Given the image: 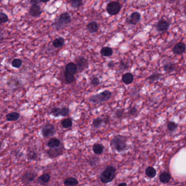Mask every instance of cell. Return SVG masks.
Masks as SVG:
<instances>
[{"label":"cell","mask_w":186,"mask_h":186,"mask_svg":"<svg viewBox=\"0 0 186 186\" xmlns=\"http://www.w3.org/2000/svg\"><path fill=\"white\" fill-rule=\"evenodd\" d=\"M116 169L115 167L109 165L101 172L100 175V180L103 184H108L113 181L116 176Z\"/></svg>","instance_id":"1"},{"label":"cell","mask_w":186,"mask_h":186,"mask_svg":"<svg viewBox=\"0 0 186 186\" xmlns=\"http://www.w3.org/2000/svg\"><path fill=\"white\" fill-rule=\"evenodd\" d=\"M110 146L114 150L118 152H122L127 148L125 138L121 135H115L110 141Z\"/></svg>","instance_id":"2"},{"label":"cell","mask_w":186,"mask_h":186,"mask_svg":"<svg viewBox=\"0 0 186 186\" xmlns=\"http://www.w3.org/2000/svg\"><path fill=\"white\" fill-rule=\"evenodd\" d=\"M111 95H112V93L110 91L105 90L103 92L90 96L89 98V101L90 102L95 104L104 103L110 99Z\"/></svg>","instance_id":"3"},{"label":"cell","mask_w":186,"mask_h":186,"mask_svg":"<svg viewBox=\"0 0 186 186\" xmlns=\"http://www.w3.org/2000/svg\"><path fill=\"white\" fill-rule=\"evenodd\" d=\"M106 11L111 15L117 14L120 12L121 6L119 3L115 1H112L106 6Z\"/></svg>","instance_id":"4"},{"label":"cell","mask_w":186,"mask_h":186,"mask_svg":"<svg viewBox=\"0 0 186 186\" xmlns=\"http://www.w3.org/2000/svg\"><path fill=\"white\" fill-rule=\"evenodd\" d=\"M75 63L77 67V71L81 73L86 69L89 67V62L87 59L83 56H79L75 58Z\"/></svg>","instance_id":"5"},{"label":"cell","mask_w":186,"mask_h":186,"mask_svg":"<svg viewBox=\"0 0 186 186\" xmlns=\"http://www.w3.org/2000/svg\"><path fill=\"white\" fill-rule=\"evenodd\" d=\"M64 148L61 145L57 148H50L46 151V154L50 158H56L63 155Z\"/></svg>","instance_id":"6"},{"label":"cell","mask_w":186,"mask_h":186,"mask_svg":"<svg viewBox=\"0 0 186 186\" xmlns=\"http://www.w3.org/2000/svg\"><path fill=\"white\" fill-rule=\"evenodd\" d=\"M56 132V129L53 125L47 123L42 128V134L44 138H48L53 136Z\"/></svg>","instance_id":"7"},{"label":"cell","mask_w":186,"mask_h":186,"mask_svg":"<svg viewBox=\"0 0 186 186\" xmlns=\"http://www.w3.org/2000/svg\"><path fill=\"white\" fill-rule=\"evenodd\" d=\"M37 174L32 171H27L22 175V182L26 184H29L34 181Z\"/></svg>","instance_id":"8"},{"label":"cell","mask_w":186,"mask_h":186,"mask_svg":"<svg viewBox=\"0 0 186 186\" xmlns=\"http://www.w3.org/2000/svg\"><path fill=\"white\" fill-rule=\"evenodd\" d=\"M186 51V45L183 42H179L174 46L172 52L175 54L181 55Z\"/></svg>","instance_id":"9"},{"label":"cell","mask_w":186,"mask_h":186,"mask_svg":"<svg viewBox=\"0 0 186 186\" xmlns=\"http://www.w3.org/2000/svg\"><path fill=\"white\" fill-rule=\"evenodd\" d=\"M169 26L170 24L169 22L165 20L162 19L157 22L156 28L158 31H166L169 29Z\"/></svg>","instance_id":"10"},{"label":"cell","mask_w":186,"mask_h":186,"mask_svg":"<svg viewBox=\"0 0 186 186\" xmlns=\"http://www.w3.org/2000/svg\"><path fill=\"white\" fill-rule=\"evenodd\" d=\"M29 13L32 17H37L41 14L42 10L41 6L38 5H32L30 8Z\"/></svg>","instance_id":"11"},{"label":"cell","mask_w":186,"mask_h":186,"mask_svg":"<svg viewBox=\"0 0 186 186\" xmlns=\"http://www.w3.org/2000/svg\"><path fill=\"white\" fill-rule=\"evenodd\" d=\"M140 18H141V15L140 13L137 12H135L131 14L130 18H129L128 20H127L126 22H128L129 24L136 25L139 22Z\"/></svg>","instance_id":"12"},{"label":"cell","mask_w":186,"mask_h":186,"mask_svg":"<svg viewBox=\"0 0 186 186\" xmlns=\"http://www.w3.org/2000/svg\"><path fill=\"white\" fill-rule=\"evenodd\" d=\"M58 20L62 24L65 25L70 24L72 21V18L68 13H63L60 15Z\"/></svg>","instance_id":"13"},{"label":"cell","mask_w":186,"mask_h":186,"mask_svg":"<svg viewBox=\"0 0 186 186\" xmlns=\"http://www.w3.org/2000/svg\"><path fill=\"white\" fill-rule=\"evenodd\" d=\"M171 178V174L169 172H163L160 174L159 176V180L162 184H168L170 181Z\"/></svg>","instance_id":"14"},{"label":"cell","mask_w":186,"mask_h":186,"mask_svg":"<svg viewBox=\"0 0 186 186\" xmlns=\"http://www.w3.org/2000/svg\"><path fill=\"white\" fill-rule=\"evenodd\" d=\"M65 71L71 75H74L77 73V67L74 62H69L65 65Z\"/></svg>","instance_id":"15"},{"label":"cell","mask_w":186,"mask_h":186,"mask_svg":"<svg viewBox=\"0 0 186 186\" xmlns=\"http://www.w3.org/2000/svg\"><path fill=\"white\" fill-rule=\"evenodd\" d=\"M50 175L49 174H43L38 177L37 182L39 184H40L41 185H44L46 184H48L49 182L50 181Z\"/></svg>","instance_id":"16"},{"label":"cell","mask_w":186,"mask_h":186,"mask_svg":"<svg viewBox=\"0 0 186 186\" xmlns=\"http://www.w3.org/2000/svg\"><path fill=\"white\" fill-rule=\"evenodd\" d=\"M63 184L66 186H75L79 184V181L75 177H69L65 180Z\"/></svg>","instance_id":"17"},{"label":"cell","mask_w":186,"mask_h":186,"mask_svg":"<svg viewBox=\"0 0 186 186\" xmlns=\"http://www.w3.org/2000/svg\"><path fill=\"white\" fill-rule=\"evenodd\" d=\"M122 80L125 84H131L134 80V76L131 73H126L122 76Z\"/></svg>","instance_id":"18"},{"label":"cell","mask_w":186,"mask_h":186,"mask_svg":"<svg viewBox=\"0 0 186 186\" xmlns=\"http://www.w3.org/2000/svg\"><path fill=\"white\" fill-rule=\"evenodd\" d=\"M61 145L60 140L57 138H51L47 143V146L49 148H57Z\"/></svg>","instance_id":"19"},{"label":"cell","mask_w":186,"mask_h":186,"mask_svg":"<svg viewBox=\"0 0 186 186\" xmlns=\"http://www.w3.org/2000/svg\"><path fill=\"white\" fill-rule=\"evenodd\" d=\"M87 30L90 33H96L99 29V26L96 22H90L86 26Z\"/></svg>","instance_id":"20"},{"label":"cell","mask_w":186,"mask_h":186,"mask_svg":"<svg viewBox=\"0 0 186 186\" xmlns=\"http://www.w3.org/2000/svg\"><path fill=\"white\" fill-rule=\"evenodd\" d=\"M104 146L101 144H95L92 147V150L94 154L100 155L104 151Z\"/></svg>","instance_id":"21"},{"label":"cell","mask_w":186,"mask_h":186,"mask_svg":"<svg viewBox=\"0 0 186 186\" xmlns=\"http://www.w3.org/2000/svg\"><path fill=\"white\" fill-rule=\"evenodd\" d=\"M145 174L148 177L152 179L156 176L157 174V171L153 167H148L145 170Z\"/></svg>","instance_id":"22"},{"label":"cell","mask_w":186,"mask_h":186,"mask_svg":"<svg viewBox=\"0 0 186 186\" xmlns=\"http://www.w3.org/2000/svg\"><path fill=\"white\" fill-rule=\"evenodd\" d=\"M6 117L8 121H15L19 118L20 114L17 112H12L8 114Z\"/></svg>","instance_id":"23"},{"label":"cell","mask_w":186,"mask_h":186,"mask_svg":"<svg viewBox=\"0 0 186 186\" xmlns=\"http://www.w3.org/2000/svg\"><path fill=\"white\" fill-rule=\"evenodd\" d=\"M101 53L102 56L110 57L113 55V50L111 48L108 47V46H105L101 49Z\"/></svg>","instance_id":"24"},{"label":"cell","mask_w":186,"mask_h":186,"mask_svg":"<svg viewBox=\"0 0 186 186\" xmlns=\"http://www.w3.org/2000/svg\"><path fill=\"white\" fill-rule=\"evenodd\" d=\"M163 69L166 72L168 73H170L175 70L176 65L174 62H169V63H166L163 66Z\"/></svg>","instance_id":"25"},{"label":"cell","mask_w":186,"mask_h":186,"mask_svg":"<svg viewBox=\"0 0 186 186\" xmlns=\"http://www.w3.org/2000/svg\"><path fill=\"white\" fill-rule=\"evenodd\" d=\"M61 125L63 128L67 129L72 127L73 126L72 119L71 118H65L61 121Z\"/></svg>","instance_id":"26"},{"label":"cell","mask_w":186,"mask_h":186,"mask_svg":"<svg viewBox=\"0 0 186 186\" xmlns=\"http://www.w3.org/2000/svg\"><path fill=\"white\" fill-rule=\"evenodd\" d=\"M64 44H65V39L62 37L56 38L53 42V45L56 48H59L62 47L63 46Z\"/></svg>","instance_id":"27"},{"label":"cell","mask_w":186,"mask_h":186,"mask_svg":"<svg viewBox=\"0 0 186 186\" xmlns=\"http://www.w3.org/2000/svg\"><path fill=\"white\" fill-rule=\"evenodd\" d=\"M64 78H65V81L66 84H72L75 80V78L74 75H71L70 74L66 72L65 71L64 72Z\"/></svg>","instance_id":"28"},{"label":"cell","mask_w":186,"mask_h":186,"mask_svg":"<svg viewBox=\"0 0 186 186\" xmlns=\"http://www.w3.org/2000/svg\"><path fill=\"white\" fill-rule=\"evenodd\" d=\"M8 85L10 86V88H17L19 87L22 85V82H20L19 79H14V80L9 81L8 82Z\"/></svg>","instance_id":"29"},{"label":"cell","mask_w":186,"mask_h":186,"mask_svg":"<svg viewBox=\"0 0 186 186\" xmlns=\"http://www.w3.org/2000/svg\"><path fill=\"white\" fill-rule=\"evenodd\" d=\"M103 123H104L103 118L101 117H97L93 120L92 122V125L94 128H100L102 126Z\"/></svg>","instance_id":"30"},{"label":"cell","mask_w":186,"mask_h":186,"mask_svg":"<svg viewBox=\"0 0 186 186\" xmlns=\"http://www.w3.org/2000/svg\"><path fill=\"white\" fill-rule=\"evenodd\" d=\"M27 159L30 160H36L38 159V154L35 151L31 150L27 153Z\"/></svg>","instance_id":"31"},{"label":"cell","mask_w":186,"mask_h":186,"mask_svg":"<svg viewBox=\"0 0 186 186\" xmlns=\"http://www.w3.org/2000/svg\"><path fill=\"white\" fill-rule=\"evenodd\" d=\"M161 74L160 73H153L151 75H150L148 77V80H149L150 82H154L156 81H157L158 80H160L161 77Z\"/></svg>","instance_id":"32"},{"label":"cell","mask_w":186,"mask_h":186,"mask_svg":"<svg viewBox=\"0 0 186 186\" xmlns=\"http://www.w3.org/2000/svg\"><path fill=\"white\" fill-rule=\"evenodd\" d=\"M177 127H178V125L173 121H169L167 125V128L168 131L170 132H173L174 131H176Z\"/></svg>","instance_id":"33"},{"label":"cell","mask_w":186,"mask_h":186,"mask_svg":"<svg viewBox=\"0 0 186 186\" xmlns=\"http://www.w3.org/2000/svg\"><path fill=\"white\" fill-rule=\"evenodd\" d=\"M70 4L73 8H79L82 5V0H71Z\"/></svg>","instance_id":"34"},{"label":"cell","mask_w":186,"mask_h":186,"mask_svg":"<svg viewBox=\"0 0 186 186\" xmlns=\"http://www.w3.org/2000/svg\"><path fill=\"white\" fill-rule=\"evenodd\" d=\"M22 61L20 58H15L13 60L12 65L13 67L19 68L22 66Z\"/></svg>","instance_id":"35"},{"label":"cell","mask_w":186,"mask_h":186,"mask_svg":"<svg viewBox=\"0 0 186 186\" xmlns=\"http://www.w3.org/2000/svg\"><path fill=\"white\" fill-rule=\"evenodd\" d=\"M54 117H59L61 116V108L58 107H55L51 110L50 113Z\"/></svg>","instance_id":"36"},{"label":"cell","mask_w":186,"mask_h":186,"mask_svg":"<svg viewBox=\"0 0 186 186\" xmlns=\"http://www.w3.org/2000/svg\"><path fill=\"white\" fill-rule=\"evenodd\" d=\"M115 116L116 118L122 119L125 116V112L123 109H119L116 110L115 112Z\"/></svg>","instance_id":"37"},{"label":"cell","mask_w":186,"mask_h":186,"mask_svg":"<svg viewBox=\"0 0 186 186\" xmlns=\"http://www.w3.org/2000/svg\"><path fill=\"white\" fill-rule=\"evenodd\" d=\"M69 113H70L69 109L67 106H63L61 108V116L65 117V116H68Z\"/></svg>","instance_id":"38"},{"label":"cell","mask_w":186,"mask_h":186,"mask_svg":"<svg viewBox=\"0 0 186 186\" xmlns=\"http://www.w3.org/2000/svg\"><path fill=\"white\" fill-rule=\"evenodd\" d=\"M128 113L129 116H137L138 114V110L135 106H131L129 109Z\"/></svg>","instance_id":"39"},{"label":"cell","mask_w":186,"mask_h":186,"mask_svg":"<svg viewBox=\"0 0 186 186\" xmlns=\"http://www.w3.org/2000/svg\"><path fill=\"white\" fill-rule=\"evenodd\" d=\"M8 21V17L7 15L3 13H0V24L6 23Z\"/></svg>","instance_id":"40"},{"label":"cell","mask_w":186,"mask_h":186,"mask_svg":"<svg viewBox=\"0 0 186 186\" xmlns=\"http://www.w3.org/2000/svg\"><path fill=\"white\" fill-rule=\"evenodd\" d=\"M91 84L94 86H97L100 84V80L99 78L97 77H93L91 79Z\"/></svg>","instance_id":"41"},{"label":"cell","mask_w":186,"mask_h":186,"mask_svg":"<svg viewBox=\"0 0 186 186\" xmlns=\"http://www.w3.org/2000/svg\"><path fill=\"white\" fill-rule=\"evenodd\" d=\"M120 69H127L128 68H129V65H128V63L123 61H120Z\"/></svg>","instance_id":"42"},{"label":"cell","mask_w":186,"mask_h":186,"mask_svg":"<svg viewBox=\"0 0 186 186\" xmlns=\"http://www.w3.org/2000/svg\"><path fill=\"white\" fill-rule=\"evenodd\" d=\"M115 63L114 62V61H110L108 64V67L109 68H113L115 67Z\"/></svg>","instance_id":"43"},{"label":"cell","mask_w":186,"mask_h":186,"mask_svg":"<svg viewBox=\"0 0 186 186\" xmlns=\"http://www.w3.org/2000/svg\"><path fill=\"white\" fill-rule=\"evenodd\" d=\"M40 2V0H30V3L32 5H38Z\"/></svg>","instance_id":"44"},{"label":"cell","mask_w":186,"mask_h":186,"mask_svg":"<svg viewBox=\"0 0 186 186\" xmlns=\"http://www.w3.org/2000/svg\"><path fill=\"white\" fill-rule=\"evenodd\" d=\"M103 121H104V123L105 124H107L108 123H109V116H106L105 118H103Z\"/></svg>","instance_id":"45"},{"label":"cell","mask_w":186,"mask_h":186,"mask_svg":"<svg viewBox=\"0 0 186 186\" xmlns=\"http://www.w3.org/2000/svg\"><path fill=\"white\" fill-rule=\"evenodd\" d=\"M117 186H127V184L125 183V182H122V183H120V184H117Z\"/></svg>","instance_id":"46"},{"label":"cell","mask_w":186,"mask_h":186,"mask_svg":"<svg viewBox=\"0 0 186 186\" xmlns=\"http://www.w3.org/2000/svg\"><path fill=\"white\" fill-rule=\"evenodd\" d=\"M40 1H41V2H42L46 3L49 2L50 0H40Z\"/></svg>","instance_id":"47"},{"label":"cell","mask_w":186,"mask_h":186,"mask_svg":"<svg viewBox=\"0 0 186 186\" xmlns=\"http://www.w3.org/2000/svg\"><path fill=\"white\" fill-rule=\"evenodd\" d=\"M2 39V34H1V32H0V41Z\"/></svg>","instance_id":"48"},{"label":"cell","mask_w":186,"mask_h":186,"mask_svg":"<svg viewBox=\"0 0 186 186\" xmlns=\"http://www.w3.org/2000/svg\"><path fill=\"white\" fill-rule=\"evenodd\" d=\"M176 1H177V0H169V1L170 2H175Z\"/></svg>","instance_id":"49"},{"label":"cell","mask_w":186,"mask_h":186,"mask_svg":"<svg viewBox=\"0 0 186 186\" xmlns=\"http://www.w3.org/2000/svg\"><path fill=\"white\" fill-rule=\"evenodd\" d=\"M124 1H126V0H124Z\"/></svg>","instance_id":"50"}]
</instances>
